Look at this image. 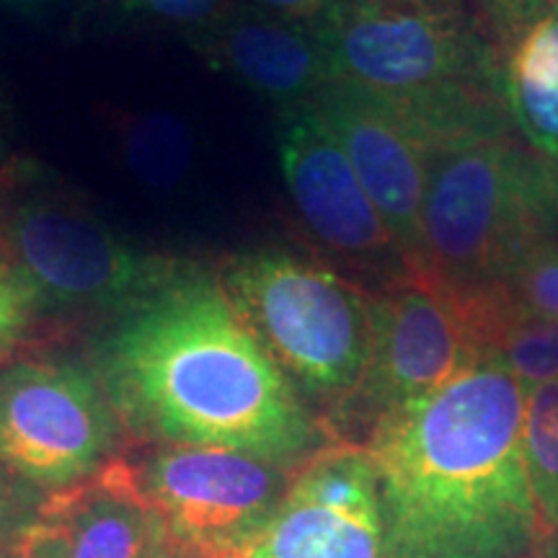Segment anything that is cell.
I'll list each match as a JSON object with an SVG mask.
<instances>
[{"instance_id":"8","label":"cell","mask_w":558,"mask_h":558,"mask_svg":"<svg viewBox=\"0 0 558 558\" xmlns=\"http://www.w3.org/2000/svg\"><path fill=\"white\" fill-rule=\"evenodd\" d=\"M124 465L173 546L194 558H246L298 471L192 445H150Z\"/></svg>"},{"instance_id":"26","label":"cell","mask_w":558,"mask_h":558,"mask_svg":"<svg viewBox=\"0 0 558 558\" xmlns=\"http://www.w3.org/2000/svg\"><path fill=\"white\" fill-rule=\"evenodd\" d=\"M538 556L541 558H558V535H554V538H548L546 543H543Z\"/></svg>"},{"instance_id":"23","label":"cell","mask_w":558,"mask_h":558,"mask_svg":"<svg viewBox=\"0 0 558 558\" xmlns=\"http://www.w3.org/2000/svg\"><path fill=\"white\" fill-rule=\"evenodd\" d=\"M556 3L558 0H488L486 16L488 24H492L497 47L501 39H507L512 32H518L525 24H530V21L543 16Z\"/></svg>"},{"instance_id":"9","label":"cell","mask_w":558,"mask_h":558,"mask_svg":"<svg viewBox=\"0 0 558 558\" xmlns=\"http://www.w3.org/2000/svg\"><path fill=\"white\" fill-rule=\"evenodd\" d=\"M277 153L292 209L320 262L369 295L414 275L316 104L279 109Z\"/></svg>"},{"instance_id":"11","label":"cell","mask_w":558,"mask_h":558,"mask_svg":"<svg viewBox=\"0 0 558 558\" xmlns=\"http://www.w3.org/2000/svg\"><path fill=\"white\" fill-rule=\"evenodd\" d=\"M246 558H383L378 478L357 442L305 460Z\"/></svg>"},{"instance_id":"13","label":"cell","mask_w":558,"mask_h":558,"mask_svg":"<svg viewBox=\"0 0 558 558\" xmlns=\"http://www.w3.org/2000/svg\"><path fill=\"white\" fill-rule=\"evenodd\" d=\"M192 45L209 65L279 104V109L308 104L331 83L329 54L313 26L243 3L230 5L226 16L192 37Z\"/></svg>"},{"instance_id":"7","label":"cell","mask_w":558,"mask_h":558,"mask_svg":"<svg viewBox=\"0 0 558 558\" xmlns=\"http://www.w3.org/2000/svg\"><path fill=\"white\" fill-rule=\"evenodd\" d=\"M122 439L90 362H0V471L54 497L99 476L120 458Z\"/></svg>"},{"instance_id":"10","label":"cell","mask_w":558,"mask_h":558,"mask_svg":"<svg viewBox=\"0 0 558 558\" xmlns=\"http://www.w3.org/2000/svg\"><path fill=\"white\" fill-rule=\"evenodd\" d=\"M478 354L456 298L414 271L373 295V349L357 393L337 422L369 429L403 403L422 399L476 365Z\"/></svg>"},{"instance_id":"14","label":"cell","mask_w":558,"mask_h":558,"mask_svg":"<svg viewBox=\"0 0 558 558\" xmlns=\"http://www.w3.org/2000/svg\"><path fill=\"white\" fill-rule=\"evenodd\" d=\"M50 558H173L179 548L122 456L86 484L54 494L37 522Z\"/></svg>"},{"instance_id":"25","label":"cell","mask_w":558,"mask_h":558,"mask_svg":"<svg viewBox=\"0 0 558 558\" xmlns=\"http://www.w3.org/2000/svg\"><path fill=\"white\" fill-rule=\"evenodd\" d=\"M37 522H39V520H37ZM9 558H50V554H47V546H45V541H41L37 525H32L29 530H26L24 535H21V538H19L16 543H13Z\"/></svg>"},{"instance_id":"19","label":"cell","mask_w":558,"mask_h":558,"mask_svg":"<svg viewBox=\"0 0 558 558\" xmlns=\"http://www.w3.org/2000/svg\"><path fill=\"white\" fill-rule=\"evenodd\" d=\"M501 284L518 308L558 320V241L533 251Z\"/></svg>"},{"instance_id":"24","label":"cell","mask_w":558,"mask_h":558,"mask_svg":"<svg viewBox=\"0 0 558 558\" xmlns=\"http://www.w3.org/2000/svg\"><path fill=\"white\" fill-rule=\"evenodd\" d=\"M235 3L269 13V16L292 21V24H303L318 29L341 0H235Z\"/></svg>"},{"instance_id":"16","label":"cell","mask_w":558,"mask_h":558,"mask_svg":"<svg viewBox=\"0 0 558 558\" xmlns=\"http://www.w3.org/2000/svg\"><path fill=\"white\" fill-rule=\"evenodd\" d=\"M111 140L124 169L150 190H177L190 177L194 135L184 117L173 111L122 109L111 117Z\"/></svg>"},{"instance_id":"31","label":"cell","mask_w":558,"mask_h":558,"mask_svg":"<svg viewBox=\"0 0 558 558\" xmlns=\"http://www.w3.org/2000/svg\"><path fill=\"white\" fill-rule=\"evenodd\" d=\"M173 558H194V556H186V554H181V550H179V554L173 556Z\"/></svg>"},{"instance_id":"20","label":"cell","mask_w":558,"mask_h":558,"mask_svg":"<svg viewBox=\"0 0 558 558\" xmlns=\"http://www.w3.org/2000/svg\"><path fill=\"white\" fill-rule=\"evenodd\" d=\"M41 316L32 284L0 241V362L9 360Z\"/></svg>"},{"instance_id":"29","label":"cell","mask_w":558,"mask_h":558,"mask_svg":"<svg viewBox=\"0 0 558 558\" xmlns=\"http://www.w3.org/2000/svg\"><path fill=\"white\" fill-rule=\"evenodd\" d=\"M469 3H473V5H478V9H484V11H486L488 0H469Z\"/></svg>"},{"instance_id":"27","label":"cell","mask_w":558,"mask_h":558,"mask_svg":"<svg viewBox=\"0 0 558 558\" xmlns=\"http://www.w3.org/2000/svg\"><path fill=\"white\" fill-rule=\"evenodd\" d=\"M0 3L5 5H13V9H24V11H32V9H39L41 0H0Z\"/></svg>"},{"instance_id":"17","label":"cell","mask_w":558,"mask_h":558,"mask_svg":"<svg viewBox=\"0 0 558 558\" xmlns=\"http://www.w3.org/2000/svg\"><path fill=\"white\" fill-rule=\"evenodd\" d=\"M522 456L543 538L548 541L558 535V380L525 390Z\"/></svg>"},{"instance_id":"5","label":"cell","mask_w":558,"mask_h":558,"mask_svg":"<svg viewBox=\"0 0 558 558\" xmlns=\"http://www.w3.org/2000/svg\"><path fill=\"white\" fill-rule=\"evenodd\" d=\"M226 295L305 403L337 418L373 349V295L329 264L288 248H251L218 269Z\"/></svg>"},{"instance_id":"22","label":"cell","mask_w":558,"mask_h":558,"mask_svg":"<svg viewBox=\"0 0 558 558\" xmlns=\"http://www.w3.org/2000/svg\"><path fill=\"white\" fill-rule=\"evenodd\" d=\"M233 3L235 0H124L128 9L177 26V29L190 34V39L226 16V11Z\"/></svg>"},{"instance_id":"4","label":"cell","mask_w":558,"mask_h":558,"mask_svg":"<svg viewBox=\"0 0 558 558\" xmlns=\"http://www.w3.org/2000/svg\"><path fill=\"white\" fill-rule=\"evenodd\" d=\"M558 241V166L512 132L432 153L416 271L450 290L501 284Z\"/></svg>"},{"instance_id":"3","label":"cell","mask_w":558,"mask_h":558,"mask_svg":"<svg viewBox=\"0 0 558 558\" xmlns=\"http://www.w3.org/2000/svg\"><path fill=\"white\" fill-rule=\"evenodd\" d=\"M316 32L331 83L388 104L432 153L509 130L497 39L469 0H341Z\"/></svg>"},{"instance_id":"6","label":"cell","mask_w":558,"mask_h":558,"mask_svg":"<svg viewBox=\"0 0 558 558\" xmlns=\"http://www.w3.org/2000/svg\"><path fill=\"white\" fill-rule=\"evenodd\" d=\"M0 241L39 300L41 316H122L181 262L132 248L81 199L13 169L3 179Z\"/></svg>"},{"instance_id":"15","label":"cell","mask_w":558,"mask_h":558,"mask_svg":"<svg viewBox=\"0 0 558 558\" xmlns=\"http://www.w3.org/2000/svg\"><path fill=\"white\" fill-rule=\"evenodd\" d=\"M507 114L530 148L558 166V3L497 47Z\"/></svg>"},{"instance_id":"2","label":"cell","mask_w":558,"mask_h":558,"mask_svg":"<svg viewBox=\"0 0 558 558\" xmlns=\"http://www.w3.org/2000/svg\"><path fill=\"white\" fill-rule=\"evenodd\" d=\"M522 418L525 388L494 360L383 416L362 442L378 478L383 558L541 554Z\"/></svg>"},{"instance_id":"1","label":"cell","mask_w":558,"mask_h":558,"mask_svg":"<svg viewBox=\"0 0 558 558\" xmlns=\"http://www.w3.org/2000/svg\"><path fill=\"white\" fill-rule=\"evenodd\" d=\"M88 362L137 442L228 448L292 471L331 445L218 271L197 264L181 262L169 282L111 318Z\"/></svg>"},{"instance_id":"18","label":"cell","mask_w":558,"mask_h":558,"mask_svg":"<svg viewBox=\"0 0 558 558\" xmlns=\"http://www.w3.org/2000/svg\"><path fill=\"white\" fill-rule=\"evenodd\" d=\"M488 360L530 390L558 380V320L535 316L514 305L499 326Z\"/></svg>"},{"instance_id":"21","label":"cell","mask_w":558,"mask_h":558,"mask_svg":"<svg viewBox=\"0 0 558 558\" xmlns=\"http://www.w3.org/2000/svg\"><path fill=\"white\" fill-rule=\"evenodd\" d=\"M50 494L0 471V548H9L45 514Z\"/></svg>"},{"instance_id":"28","label":"cell","mask_w":558,"mask_h":558,"mask_svg":"<svg viewBox=\"0 0 558 558\" xmlns=\"http://www.w3.org/2000/svg\"><path fill=\"white\" fill-rule=\"evenodd\" d=\"M5 117H9V111H5V101H3V96H0V128L5 124Z\"/></svg>"},{"instance_id":"30","label":"cell","mask_w":558,"mask_h":558,"mask_svg":"<svg viewBox=\"0 0 558 558\" xmlns=\"http://www.w3.org/2000/svg\"><path fill=\"white\" fill-rule=\"evenodd\" d=\"M11 548H13V546H9V548H0V558H9V554H11Z\"/></svg>"},{"instance_id":"12","label":"cell","mask_w":558,"mask_h":558,"mask_svg":"<svg viewBox=\"0 0 558 558\" xmlns=\"http://www.w3.org/2000/svg\"><path fill=\"white\" fill-rule=\"evenodd\" d=\"M313 104L416 269L418 226L432 158L427 135L388 104L344 83H329Z\"/></svg>"}]
</instances>
